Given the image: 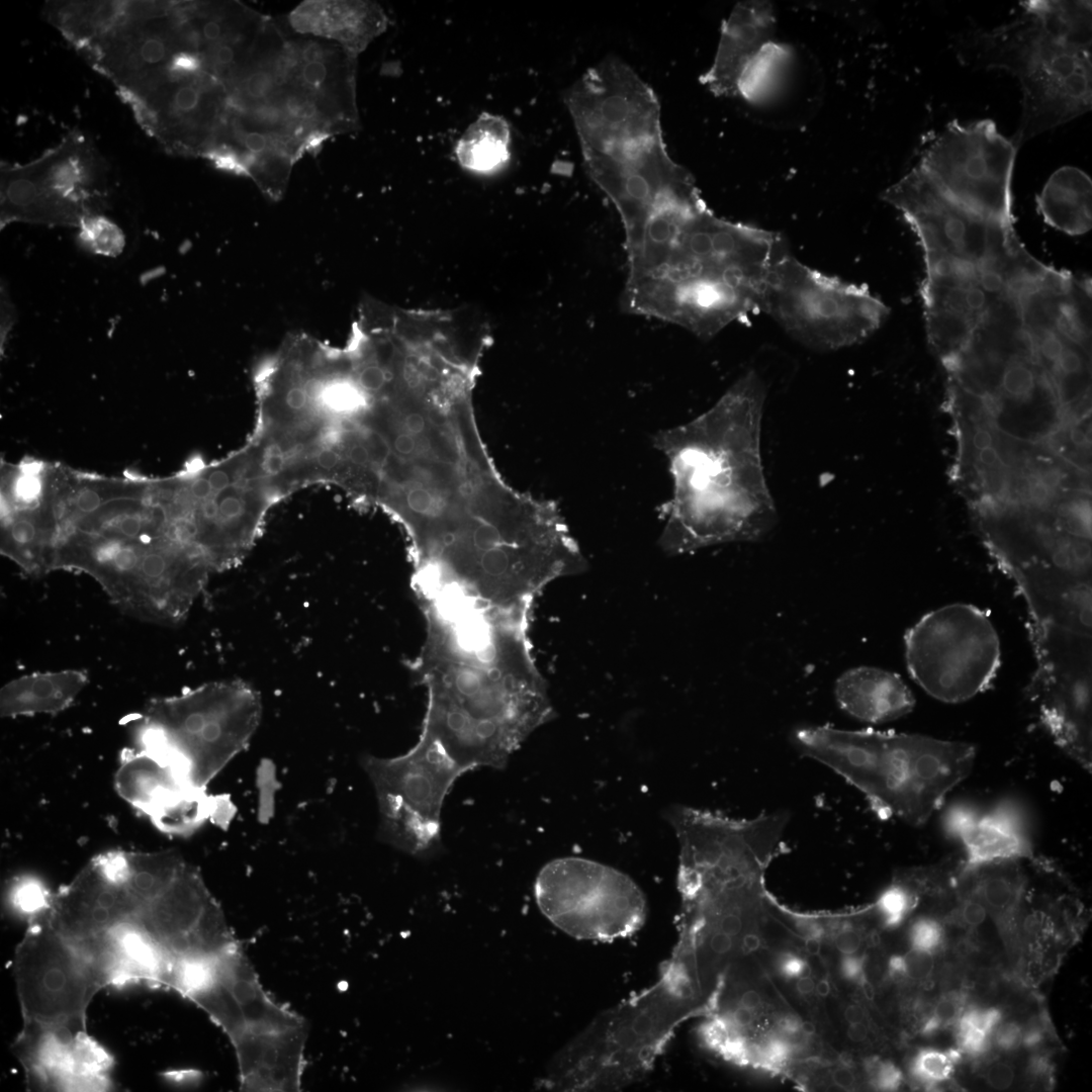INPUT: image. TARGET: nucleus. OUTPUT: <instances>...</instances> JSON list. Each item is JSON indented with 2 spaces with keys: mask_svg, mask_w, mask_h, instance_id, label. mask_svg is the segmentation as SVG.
Here are the masks:
<instances>
[{
  "mask_svg": "<svg viewBox=\"0 0 1092 1092\" xmlns=\"http://www.w3.org/2000/svg\"><path fill=\"white\" fill-rule=\"evenodd\" d=\"M71 941L104 987L134 982L168 987L173 960L135 918Z\"/></svg>",
  "mask_w": 1092,
  "mask_h": 1092,
  "instance_id": "27",
  "label": "nucleus"
},
{
  "mask_svg": "<svg viewBox=\"0 0 1092 1092\" xmlns=\"http://www.w3.org/2000/svg\"><path fill=\"white\" fill-rule=\"evenodd\" d=\"M568 104L588 174L621 219L642 213L689 174L667 153L657 96L618 57L590 67Z\"/></svg>",
  "mask_w": 1092,
  "mask_h": 1092,
  "instance_id": "4",
  "label": "nucleus"
},
{
  "mask_svg": "<svg viewBox=\"0 0 1092 1092\" xmlns=\"http://www.w3.org/2000/svg\"><path fill=\"white\" fill-rule=\"evenodd\" d=\"M257 693L241 681L202 685L151 702L135 729L138 748L205 791L249 744L261 718Z\"/></svg>",
  "mask_w": 1092,
  "mask_h": 1092,
  "instance_id": "10",
  "label": "nucleus"
},
{
  "mask_svg": "<svg viewBox=\"0 0 1092 1092\" xmlns=\"http://www.w3.org/2000/svg\"><path fill=\"white\" fill-rule=\"evenodd\" d=\"M51 894L35 880L25 879L15 885L12 902L18 911L30 919L48 908Z\"/></svg>",
  "mask_w": 1092,
  "mask_h": 1092,
  "instance_id": "38",
  "label": "nucleus"
},
{
  "mask_svg": "<svg viewBox=\"0 0 1092 1092\" xmlns=\"http://www.w3.org/2000/svg\"><path fill=\"white\" fill-rule=\"evenodd\" d=\"M844 1020L848 1025L860 1023L864 1021L866 1014L863 1009L856 1004H849L843 1012Z\"/></svg>",
  "mask_w": 1092,
  "mask_h": 1092,
  "instance_id": "51",
  "label": "nucleus"
},
{
  "mask_svg": "<svg viewBox=\"0 0 1092 1092\" xmlns=\"http://www.w3.org/2000/svg\"><path fill=\"white\" fill-rule=\"evenodd\" d=\"M796 990L801 996H808L814 993L815 981L808 975L802 976L796 980Z\"/></svg>",
  "mask_w": 1092,
  "mask_h": 1092,
  "instance_id": "54",
  "label": "nucleus"
},
{
  "mask_svg": "<svg viewBox=\"0 0 1092 1092\" xmlns=\"http://www.w3.org/2000/svg\"><path fill=\"white\" fill-rule=\"evenodd\" d=\"M754 1019V1011L738 1005L731 1015V1025L724 1021L729 1026L746 1027L749 1026Z\"/></svg>",
  "mask_w": 1092,
  "mask_h": 1092,
  "instance_id": "49",
  "label": "nucleus"
},
{
  "mask_svg": "<svg viewBox=\"0 0 1092 1092\" xmlns=\"http://www.w3.org/2000/svg\"><path fill=\"white\" fill-rule=\"evenodd\" d=\"M88 681L85 672L63 670L20 676L0 692L1 717L56 714L67 709Z\"/></svg>",
  "mask_w": 1092,
  "mask_h": 1092,
  "instance_id": "30",
  "label": "nucleus"
},
{
  "mask_svg": "<svg viewBox=\"0 0 1092 1092\" xmlns=\"http://www.w3.org/2000/svg\"><path fill=\"white\" fill-rule=\"evenodd\" d=\"M944 939V923L930 912L916 917L908 929V942L912 950L934 954L942 947Z\"/></svg>",
  "mask_w": 1092,
  "mask_h": 1092,
  "instance_id": "37",
  "label": "nucleus"
},
{
  "mask_svg": "<svg viewBox=\"0 0 1092 1092\" xmlns=\"http://www.w3.org/2000/svg\"><path fill=\"white\" fill-rule=\"evenodd\" d=\"M760 312L800 343L830 351L863 342L889 308L868 287L813 269L783 248L768 270Z\"/></svg>",
  "mask_w": 1092,
  "mask_h": 1092,
  "instance_id": "11",
  "label": "nucleus"
},
{
  "mask_svg": "<svg viewBox=\"0 0 1092 1092\" xmlns=\"http://www.w3.org/2000/svg\"><path fill=\"white\" fill-rule=\"evenodd\" d=\"M115 787L164 832L191 830L204 819V791L189 786L169 765L143 750L125 751Z\"/></svg>",
  "mask_w": 1092,
  "mask_h": 1092,
  "instance_id": "25",
  "label": "nucleus"
},
{
  "mask_svg": "<svg viewBox=\"0 0 1092 1092\" xmlns=\"http://www.w3.org/2000/svg\"><path fill=\"white\" fill-rule=\"evenodd\" d=\"M947 827L962 843L964 862L970 867L1033 854L1022 820L1007 806L985 813L958 807L949 813Z\"/></svg>",
  "mask_w": 1092,
  "mask_h": 1092,
  "instance_id": "28",
  "label": "nucleus"
},
{
  "mask_svg": "<svg viewBox=\"0 0 1092 1092\" xmlns=\"http://www.w3.org/2000/svg\"><path fill=\"white\" fill-rule=\"evenodd\" d=\"M793 1053V1045L784 1036L772 1035L759 1048L758 1056L765 1064L781 1065L787 1062Z\"/></svg>",
  "mask_w": 1092,
  "mask_h": 1092,
  "instance_id": "42",
  "label": "nucleus"
},
{
  "mask_svg": "<svg viewBox=\"0 0 1092 1092\" xmlns=\"http://www.w3.org/2000/svg\"><path fill=\"white\" fill-rule=\"evenodd\" d=\"M141 127L167 151L204 158L224 125L229 93L202 70L176 75L162 68L117 89Z\"/></svg>",
  "mask_w": 1092,
  "mask_h": 1092,
  "instance_id": "18",
  "label": "nucleus"
},
{
  "mask_svg": "<svg viewBox=\"0 0 1092 1092\" xmlns=\"http://www.w3.org/2000/svg\"><path fill=\"white\" fill-rule=\"evenodd\" d=\"M154 485L179 538L212 572L248 553L268 511L283 499L250 443L219 461L194 460L175 475L155 479Z\"/></svg>",
  "mask_w": 1092,
  "mask_h": 1092,
  "instance_id": "9",
  "label": "nucleus"
},
{
  "mask_svg": "<svg viewBox=\"0 0 1092 1092\" xmlns=\"http://www.w3.org/2000/svg\"><path fill=\"white\" fill-rule=\"evenodd\" d=\"M803 756L836 772L859 791L881 819L920 826L971 774L976 746L966 741L804 725L791 733Z\"/></svg>",
  "mask_w": 1092,
  "mask_h": 1092,
  "instance_id": "6",
  "label": "nucleus"
},
{
  "mask_svg": "<svg viewBox=\"0 0 1092 1092\" xmlns=\"http://www.w3.org/2000/svg\"><path fill=\"white\" fill-rule=\"evenodd\" d=\"M742 945L747 952H754L761 946V939L756 933L748 932L743 936Z\"/></svg>",
  "mask_w": 1092,
  "mask_h": 1092,
  "instance_id": "55",
  "label": "nucleus"
},
{
  "mask_svg": "<svg viewBox=\"0 0 1092 1092\" xmlns=\"http://www.w3.org/2000/svg\"><path fill=\"white\" fill-rule=\"evenodd\" d=\"M847 1035L851 1041H863L868 1037V1027L864 1022L848 1025Z\"/></svg>",
  "mask_w": 1092,
  "mask_h": 1092,
  "instance_id": "53",
  "label": "nucleus"
},
{
  "mask_svg": "<svg viewBox=\"0 0 1092 1092\" xmlns=\"http://www.w3.org/2000/svg\"><path fill=\"white\" fill-rule=\"evenodd\" d=\"M986 1083L998 1090L1008 1089L1014 1082V1067L1005 1061H992L984 1069Z\"/></svg>",
  "mask_w": 1092,
  "mask_h": 1092,
  "instance_id": "43",
  "label": "nucleus"
},
{
  "mask_svg": "<svg viewBox=\"0 0 1092 1092\" xmlns=\"http://www.w3.org/2000/svg\"><path fill=\"white\" fill-rule=\"evenodd\" d=\"M821 944H822V939L821 938H813V937H811V938H805L804 939L805 949H806V951L808 953H810L812 956H818L820 953Z\"/></svg>",
  "mask_w": 1092,
  "mask_h": 1092,
  "instance_id": "56",
  "label": "nucleus"
},
{
  "mask_svg": "<svg viewBox=\"0 0 1092 1092\" xmlns=\"http://www.w3.org/2000/svg\"><path fill=\"white\" fill-rule=\"evenodd\" d=\"M873 1086L883 1091L897 1090L903 1082L901 1070L889 1061H874L868 1068Z\"/></svg>",
  "mask_w": 1092,
  "mask_h": 1092,
  "instance_id": "39",
  "label": "nucleus"
},
{
  "mask_svg": "<svg viewBox=\"0 0 1092 1092\" xmlns=\"http://www.w3.org/2000/svg\"><path fill=\"white\" fill-rule=\"evenodd\" d=\"M882 199L899 210L915 233L923 254L952 256L1019 280L1040 262L1016 236L1014 226L985 217L945 194L917 165L888 187Z\"/></svg>",
  "mask_w": 1092,
  "mask_h": 1092,
  "instance_id": "12",
  "label": "nucleus"
},
{
  "mask_svg": "<svg viewBox=\"0 0 1092 1092\" xmlns=\"http://www.w3.org/2000/svg\"><path fill=\"white\" fill-rule=\"evenodd\" d=\"M738 1005L754 1011L762 1005L761 995L755 990H747L741 995Z\"/></svg>",
  "mask_w": 1092,
  "mask_h": 1092,
  "instance_id": "50",
  "label": "nucleus"
},
{
  "mask_svg": "<svg viewBox=\"0 0 1092 1092\" xmlns=\"http://www.w3.org/2000/svg\"><path fill=\"white\" fill-rule=\"evenodd\" d=\"M991 1037L999 1051L1013 1052L1022 1045L1023 1025L1015 1020L1001 1021Z\"/></svg>",
  "mask_w": 1092,
  "mask_h": 1092,
  "instance_id": "41",
  "label": "nucleus"
},
{
  "mask_svg": "<svg viewBox=\"0 0 1092 1092\" xmlns=\"http://www.w3.org/2000/svg\"><path fill=\"white\" fill-rule=\"evenodd\" d=\"M913 680L948 704L987 690L1001 664L1000 639L990 617L976 606L953 603L922 616L904 636Z\"/></svg>",
  "mask_w": 1092,
  "mask_h": 1092,
  "instance_id": "13",
  "label": "nucleus"
},
{
  "mask_svg": "<svg viewBox=\"0 0 1092 1092\" xmlns=\"http://www.w3.org/2000/svg\"><path fill=\"white\" fill-rule=\"evenodd\" d=\"M77 229L79 243L93 254L115 257L125 245L119 226L100 213L84 217Z\"/></svg>",
  "mask_w": 1092,
  "mask_h": 1092,
  "instance_id": "35",
  "label": "nucleus"
},
{
  "mask_svg": "<svg viewBox=\"0 0 1092 1092\" xmlns=\"http://www.w3.org/2000/svg\"><path fill=\"white\" fill-rule=\"evenodd\" d=\"M1017 148L991 119L948 122L917 166L967 208L1013 226L1011 180Z\"/></svg>",
  "mask_w": 1092,
  "mask_h": 1092,
  "instance_id": "17",
  "label": "nucleus"
},
{
  "mask_svg": "<svg viewBox=\"0 0 1092 1092\" xmlns=\"http://www.w3.org/2000/svg\"><path fill=\"white\" fill-rule=\"evenodd\" d=\"M782 249L777 233L724 219L705 206L670 247L642 316L710 339L760 312L765 279Z\"/></svg>",
  "mask_w": 1092,
  "mask_h": 1092,
  "instance_id": "5",
  "label": "nucleus"
},
{
  "mask_svg": "<svg viewBox=\"0 0 1092 1092\" xmlns=\"http://www.w3.org/2000/svg\"><path fill=\"white\" fill-rule=\"evenodd\" d=\"M362 764L377 798L380 837L412 854L435 848L445 798L463 768L424 734L404 754L370 755Z\"/></svg>",
  "mask_w": 1092,
  "mask_h": 1092,
  "instance_id": "15",
  "label": "nucleus"
},
{
  "mask_svg": "<svg viewBox=\"0 0 1092 1092\" xmlns=\"http://www.w3.org/2000/svg\"><path fill=\"white\" fill-rule=\"evenodd\" d=\"M804 1021L794 1015H784L778 1020L779 1029L787 1035H797L803 1032Z\"/></svg>",
  "mask_w": 1092,
  "mask_h": 1092,
  "instance_id": "47",
  "label": "nucleus"
},
{
  "mask_svg": "<svg viewBox=\"0 0 1092 1092\" xmlns=\"http://www.w3.org/2000/svg\"><path fill=\"white\" fill-rule=\"evenodd\" d=\"M792 58L776 38L772 5L743 1L723 21L713 64L700 81L714 95L758 104L780 90Z\"/></svg>",
  "mask_w": 1092,
  "mask_h": 1092,
  "instance_id": "20",
  "label": "nucleus"
},
{
  "mask_svg": "<svg viewBox=\"0 0 1092 1092\" xmlns=\"http://www.w3.org/2000/svg\"><path fill=\"white\" fill-rule=\"evenodd\" d=\"M967 1005L968 994L965 991L952 990L943 994L923 1019L920 1033L930 1036L941 1029L953 1026Z\"/></svg>",
  "mask_w": 1092,
  "mask_h": 1092,
  "instance_id": "36",
  "label": "nucleus"
},
{
  "mask_svg": "<svg viewBox=\"0 0 1092 1092\" xmlns=\"http://www.w3.org/2000/svg\"><path fill=\"white\" fill-rule=\"evenodd\" d=\"M1016 17L976 41L978 62L1013 75L1021 116L1010 138L1017 150L1092 105L1091 1L1026 0Z\"/></svg>",
  "mask_w": 1092,
  "mask_h": 1092,
  "instance_id": "7",
  "label": "nucleus"
},
{
  "mask_svg": "<svg viewBox=\"0 0 1092 1092\" xmlns=\"http://www.w3.org/2000/svg\"><path fill=\"white\" fill-rule=\"evenodd\" d=\"M359 498L403 528L414 568L426 571L495 555L533 507L494 468L470 398L433 391L406 395L375 419Z\"/></svg>",
  "mask_w": 1092,
  "mask_h": 1092,
  "instance_id": "1",
  "label": "nucleus"
},
{
  "mask_svg": "<svg viewBox=\"0 0 1092 1092\" xmlns=\"http://www.w3.org/2000/svg\"><path fill=\"white\" fill-rule=\"evenodd\" d=\"M814 992L822 998H826L827 996H829L831 992V985L829 980L827 978H821L820 980L815 982Z\"/></svg>",
  "mask_w": 1092,
  "mask_h": 1092,
  "instance_id": "57",
  "label": "nucleus"
},
{
  "mask_svg": "<svg viewBox=\"0 0 1092 1092\" xmlns=\"http://www.w3.org/2000/svg\"><path fill=\"white\" fill-rule=\"evenodd\" d=\"M184 9L206 71L229 83L247 65L268 18L237 1H184Z\"/></svg>",
  "mask_w": 1092,
  "mask_h": 1092,
  "instance_id": "26",
  "label": "nucleus"
},
{
  "mask_svg": "<svg viewBox=\"0 0 1092 1092\" xmlns=\"http://www.w3.org/2000/svg\"><path fill=\"white\" fill-rule=\"evenodd\" d=\"M711 944L712 948L715 951L722 953L728 951L731 948L732 940L730 938V935L721 931V933H716L714 935Z\"/></svg>",
  "mask_w": 1092,
  "mask_h": 1092,
  "instance_id": "52",
  "label": "nucleus"
},
{
  "mask_svg": "<svg viewBox=\"0 0 1092 1092\" xmlns=\"http://www.w3.org/2000/svg\"><path fill=\"white\" fill-rule=\"evenodd\" d=\"M23 1020L86 1021V1010L104 988L74 943L56 931L43 911L28 919L12 964Z\"/></svg>",
  "mask_w": 1092,
  "mask_h": 1092,
  "instance_id": "19",
  "label": "nucleus"
},
{
  "mask_svg": "<svg viewBox=\"0 0 1092 1092\" xmlns=\"http://www.w3.org/2000/svg\"><path fill=\"white\" fill-rule=\"evenodd\" d=\"M1092 181L1081 169L1064 166L1055 171L1036 197L1038 211L1054 229L1079 236L1092 226Z\"/></svg>",
  "mask_w": 1092,
  "mask_h": 1092,
  "instance_id": "31",
  "label": "nucleus"
},
{
  "mask_svg": "<svg viewBox=\"0 0 1092 1092\" xmlns=\"http://www.w3.org/2000/svg\"><path fill=\"white\" fill-rule=\"evenodd\" d=\"M510 130L498 116L482 114L459 140L456 154L461 165L474 171H490L509 158Z\"/></svg>",
  "mask_w": 1092,
  "mask_h": 1092,
  "instance_id": "33",
  "label": "nucleus"
},
{
  "mask_svg": "<svg viewBox=\"0 0 1092 1092\" xmlns=\"http://www.w3.org/2000/svg\"><path fill=\"white\" fill-rule=\"evenodd\" d=\"M839 972L845 981L857 986L869 980L867 973V959L864 956H859L857 952L842 956L839 963Z\"/></svg>",
  "mask_w": 1092,
  "mask_h": 1092,
  "instance_id": "44",
  "label": "nucleus"
},
{
  "mask_svg": "<svg viewBox=\"0 0 1092 1092\" xmlns=\"http://www.w3.org/2000/svg\"><path fill=\"white\" fill-rule=\"evenodd\" d=\"M12 1051L27 1086L49 1091H103L112 1087V1057L88 1033L85 1020H23Z\"/></svg>",
  "mask_w": 1092,
  "mask_h": 1092,
  "instance_id": "22",
  "label": "nucleus"
},
{
  "mask_svg": "<svg viewBox=\"0 0 1092 1092\" xmlns=\"http://www.w3.org/2000/svg\"><path fill=\"white\" fill-rule=\"evenodd\" d=\"M145 904L127 889L108 851L93 857L71 883L51 894L43 913L56 931L78 940L135 918Z\"/></svg>",
  "mask_w": 1092,
  "mask_h": 1092,
  "instance_id": "24",
  "label": "nucleus"
},
{
  "mask_svg": "<svg viewBox=\"0 0 1092 1092\" xmlns=\"http://www.w3.org/2000/svg\"><path fill=\"white\" fill-rule=\"evenodd\" d=\"M426 637L414 664L428 692L422 733L466 772L503 768L555 716L528 636L531 609L419 599Z\"/></svg>",
  "mask_w": 1092,
  "mask_h": 1092,
  "instance_id": "2",
  "label": "nucleus"
},
{
  "mask_svg": "<svg viewBox=\"0 0 1092 1092\" xmlns=\"http://www.w3.org/2000/svg\"><path fill=\"white\" fill-rule=\"evenodd\" d=\"M905 957L906 980L926 981L934 973V954L910 949Z\"/></svg>",
  "mask_w": 1092,
  "mask_h": 1092,
  "instance_id": "40",
  "label": "nucleus"
},
{
  "mask_svg": "<svg viewBox=\"0 0 1092 1092\" xmlns=\"http://www.w3.org/2000/svg\"><path fill=\"white\" fill-rule=\"evenodd\" d=\"M107 163L93 142L78 130L37 159L1 166V229L12 222L77 228L100 213Z\"/></svg>",
  "mask_w": 1092,
  "mask_h": 1092,
  "instance_id": "14",
  "label": "nucleus"
},
{
  "mask_svg": "<svg viewBox=\"0 0 1092 1092\" xmlns=\"http://www.w3.org/2000/svg\"><path fill=\"white\" fill-rule=\"evenodd\" d=\"M764 396L759 377L749 372L707 414L658 437L675 483L664 511L665 550L755 541L772 529L776 511L759 456Z\"/></svg>",
  "mask_w": 1092,
  "mask_h": 1092,
  "instance_id": "3",
  "label": "nucleus"
},
{
  "mask_svg": "<svg viewBox=\"0 0 1092 1092\" xmlns=\"http://www.w3.org/2000/svg\"><path fill=\"white\" fill-rule=\"evenodd\" d=\"M369 11L363 5L344 1H305L287 17L295 33L339 43L349 52L368 36Z\"/></svg>",
  "mask_w": 1092,
  "mask_h": 1092,
  "instance_id": "32",
  "label": "nucleus"
},
{
  "mask_svg": "<svg viewBox=\"0 0 1092 1092\" xmlns=\"http://www.w3.org/2000/svg\"><path fill=\"white\" fill-rule=\"evenodd\" d=\"M777 966L780 975L787 980H797L809 972L808 963L799 954L790 951L780 956Z\"/></svg>",
  "mask_w": 1092,
  "mask_h": 1092,
  "instance_id": "45",
  "label": "nucleus"
},
{
  "mask_svg": "<svg viewBox=\"0 0 1092 1092\" xmlns=\"http://www.w3.org/2000/svg\"><path fill=\"white\" fill-rule=\"evenodd\" d=\"M834 695L840 709L861 722L882 724L909 714L915 699L896 673L875 666H857L842 672Z\"/></svg>",
  "mask_w": 1092,
  "mask_h": 1092,
  "instance_id": "29",
  "label": "nucleus"
},
{
  "mask_svg": "<svg viewBox=\"0 0 1092 1092\" xmlns=\"http://www.w3.org/2000/svg\"><path fill=\"white\" fill-rule=\"evenodd\" d=\"M55 477L56 464L37 459L1 464V553L28 574L53 570Z\"/></svg>",
  "mask_w": 1092,
  "mask_h": 1092,
  "instance_id": "21",
  "label": "nucleus"
},
{
  "mask_svg": "<svg viewBox=\"0 0 1092 1092\" xmlns=\"http://www.w3.org/2000/svg\"><path fill=\"white\" fill-rule=\"evenodd\" d=\"M534 891L542 914L577 939L625 937L646 918V899L633 879L593 859L566 856L549 861L539 872Z\"/></svg>",
  "mask_w": 1092,
  "mask_h": 1092,
  "instance_id": "16",
  "label": "nucleus"
},
{
  "mask_svg": "<svg viewBox=\"0 0 1092 1092\" xmlns=\"http://www.w3.org/2000/svg\"><path fill=\"white\" fill-rule=\"evenodd\" d=\"M861 943V935L853 926L842 927L834 936V945L842 956L856 953Z\"/></svg>",
  "mask_w": 1092,
  "mask_h": 1092,
  "instance_id": "46",
  "label": "nucleus"
},
{
  "mask_svg": "<svg viewBox=\"0 0 1092 1092\" xmlns=\"http://www.w3.org/2000/svg\"><path fill=\"white\" fill-rule=\"evenodd\" d=\"M962 1057L958 1049L940 1051L933 1048L920 1049L909 1064L911 1077L926 1089H934L950 1079L954 1066Z\"/></svg>",
  "mask_w": 1092,
  "mask_h": 1092,
  "instance_id": "34",
  "label": "nucleus"
},
{
  "mask_svg": "<svg viewBox=\"0 0 1092 1092\" xmlns=\"http://www.w3.org/2000/svg\"><path fill=\"white\" fill-rule=\"evenodd\" d=\"M53 569L83 571L124 613L164 625L186 616L212 572L170 530L139 536L60 532Z\"/></svg>",
  "mask_w": 1092,
  "mask_h": 1092,
  "instance_id": "8",
  "label": "nucleus"
},
{
  "mask_svg": "<svg viewBox=\"0 0 1092 1092\" xmlns=\"http://www.w3.org/2000/svg\"><path fill=\"white\" fill-rule=\"evenodd\" d=\"M832 1082L839 1088H851L855 1081L854 1073L846 1067H838L832 1072Z\"/></svg>",
  "mask_w": 1092,
  "mask_h": 1092,
  "instance_id": "48",
  "label": "nucleus"
},
{
  "mask_svg": "<svg viewBox=\"0 0 1092 1092\" xmlns=\"http://www.w3.org/2000/svg\"><path fill=\"white\" fill-rule=\"evenodd\" d=\"M135 920L173 960L211 958L239 942L200 874L187 862Z\"/></svg>",
  "mask_w": 1092,
  "mask_h": 1092,
  "instance_id": "23",
  "label": "nucleus"
}]
</instances>
